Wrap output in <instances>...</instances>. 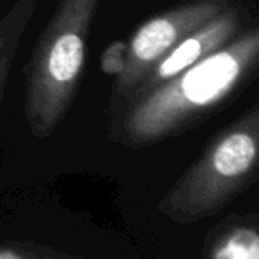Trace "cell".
<instances>
[{
    "instance_id": "obj_1",
    "label": "cell",
    "mask_w": 259,
    "mask_h": 259,
    "mask_svg": "<svg viewBox=\"0 0 259 259\" xmlns=\"http://www.w3.org/2000/svg\"><path fill=\"white\" fill-rule=\"evenodd\" d=\"M257 59L259 30L252 27L180 75L134 98L122 117L119 139L142 146L170 135L234 93Z\"/></svg>"
},
{
    "instance_id": "obj_2",
    "label": "cell",
    "mask_w": 259,
    "mask_h": 259,
    "mask_svg": "<svg viewBox=\"0 0 259 259\" xmlns=\"http://www.w3.org/2000/svg\"><path fill=\"white\" fill-rule=\"evenodd\" d=\"M103 0H61L37 39L27 71L25 115L37 139L52 135L76 93L87 41Z\"/></svg>"
},
{
    "instance_id": "obj_3",
    "label": "cell",
    "mask_w": 259,
    "mask_h": 259,
    "mask_svg": "<svg viewBox=\"0 0 259 259\" xmlns=\"http://www.w3.org/2000/svg\"><path fill=\"white\" fill-rule=\"evenodd\" d=\"M259 110L226 130L190 170L158 201V211L176 224H194L222 209L257 167Z\"/></svg>"
},
{
    "instance_id": "obj_4",
    "label": "cell",
    "mask_w": 259,
    "mask_h": 259,
    "mask_svg": "<svg viewBox=\"0 0 259 259\" xmlns=\"http://www.w3.org/2000/svg\"><path fill=\"white\" fill-rule=\"evenodd\" d=\"M231 0H188L146 20L124 43V66L114 78L110 103L132 100L148 73L183 37L222 13Z\"/></svg>"
},
{
    "instance_id": "obj_5",
    "label": "cell",
    "mask_w": 259,
    "mask_h": 259,
    "mask_svg": "<svg viewBox=\"0 0 259 259\" xmlns=\"http://www.w3.org/2000/svg\"><path fill=\"white\" fill-rule=\"evenodd\" d=\"M241 25V13L236 6L231 2L222 13L213 16L211 20L190 32L187 37L180 41L167 55H163L158 64L148 73L141 85L137 87L134 98L155 89L156 85L167 82L172 76L180 75L187 68L194 66L195 62L202 61L213 54L215 50L227 45L238 34ZM132 98V100H134Z\"/></svg>"
},
{
    "instance_id": "obj_6",
    "label": "cell",
    "mask_w": 259,
    "mask_h": 259,
    "mask_svg": "<svg viewBox=\"0 0 259 259\" xmlns=\"http://www.w3.org/2000/svg\"><path fill=\"white\" fill-rule=\"evenodd\" d=\"M37 2L39 0H16L13 8L0 18V103L15 55L30 20L34 18Z\"/></svg>"
},
{
    "instance_id": "obj_7",
    "label": "cell",
    "mask_w": 259,
    "mask_h": 259,
    "mask_svg": "<svg viewBox=\"0 0 259 259\" xmlns=\"http://www.w3.org/2000/svg\"><path fill=\"white\" fill-rule=\"evenodd\" d=\"M211 259H259V238L252 227L229 231L211 252Z\"/></svg>"
},
{
    "instance_id": "obj_8",
    "label": "cell",
    "mask_w": 259,
    "mask_h": 259,
    "mask_svg": "<svg viewBox=\"0 0 259 259\" xmlns=\"http://www.w3.org/2000/svg\"><path fill=\"white\" fill-rule=\"evenodd\" d=\"M0 259H73L62 252L39 245L0 243Z\"/></svg>"
},
{
    "instance_id": "obj_9",
    "label": "cell",
    "mask_w": 259,
    "mask_h": 259,
    "mask_svg": "<svg viewBox=\"0 0 259 259\" xmlns=\"http://www.w3.org/2000/svg\"><path fill=\"white\" fill-rule=\"evenodd\" d=\"M122 66H124V43H115L101 57V69L115 78L122 71Z\"/></svg>"
}]
</instances>
